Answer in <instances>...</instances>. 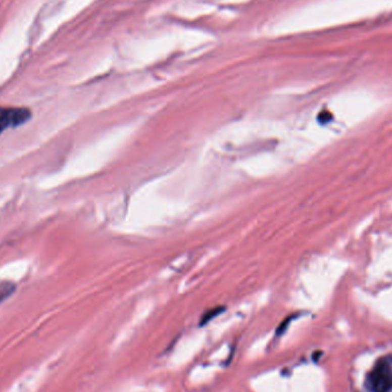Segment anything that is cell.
Wrapping results in <instances>:
<instances>
[{
	"instance_id": "1",
	"label": "cell",
	"mask_w": 392,
	"mask_h": 392,
	"mask_svg": "<svg viewBox=\"0 0 392 392\" xmlns=\"http://www.w3.org/2000/svg\"><path fill=\"white\" fill-rule=\"evenodd\" d=\"M368 392H390L392 390V355L384 356L375 363L366 377Z\"/></svg>"
},
{
	"instance_id": "2",
	"label": "cell",
	"mask_w": 392,
	"mask_h": 392,
	"mask_svg": "<svg viewBox=\"0 0 392 392\" xmlns=\"http://www.w3.org/2000/svg\"><path fill=\"white\" fill-rule=\"evenodd\" d=\"M32 118L31 110L27 107L0 106V135L8 129H15Z\"/></svg>"
},
{
	"instance_id": "3",
	"label": "cell",
	"mask_w": 392,
	"mask_h": 392,
	"mask_svg": "<svg viewBox=\"0 0 392 392\" xmlns=\"http://www.w3.org/2000/svg\"><path fill=\"white\" fill-rule=\"evenodd\" d=\"M16 290V285L12 281H0V304L12 296Z\"/></svg>"
}]
</instances>
